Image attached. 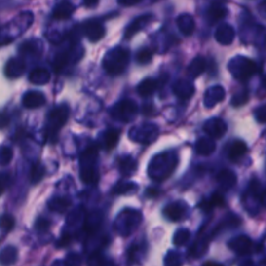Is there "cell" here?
Masks as SVG:
<instances>
[{
  "label": "cell",
  "instance_id": "cell-1",
  "mask_svg": "<svg viewBox=\"0 0 266 266\" xmlns=\"http://www.w3.org/2000/svg\"><path fill=\"white\" fill-rule=\"evenodd\" d=\"M175 165H177V156L173 153H161L157 154L156 157L151 160L148 166V175L153 181H164L169 178L170 174L174 172Z\"/></svg>",
  "mask_w": 266,
  "mask_h": 266
},
{
  "label": "cell",
  "instance_id": "cell-2",
  "mask_svg": "<svg viewBox=\"0 0 266 266\" xmlns=\"http://www.w3.org/2000/svg\"><path fill=\"white\" fill-rule=\"evenodd\" d=\"M130 61V52L123 47H114L105 53L103 59V68L111 76H119L126 70Z\"/></svg>",
  "mask_w": 266,
  "mask_h": 266
},
{
  "label": "cell",
  "instance_id": "cell-3",
  "mask_svg": "<svg viewBox=\"0 0 266 266\" xmlns=\"http://www.w3.org/2000/svg\"><path fill=\"white\" fill-rule=\"evenodd\" d=\"M96 160H98V148L95 146L88 147L79 158V165H81L79 175L86 185H94L98 182L99 177L98 170H96Z\"/></svg>",
  "mask_w": 266,
  "mask_h": 266
},
{
  "label": "cell",
  "instance_id": "cell-4",
  "mask_svg": "<svg viewBox=\"0 0 266 266\" xmlns=\"http://www.w3.org/2000/svg\"><path fill=\"white\" fill-rule=\"evenodd\" d=\"M142 220L143 217L139 210L126 208L117 216L116 222H114V230L122 236H129L142 224Z\"/></svg>",
  "mask_w": 266,
  "mask_h": 266
},
{
  "label": "cell",
  "instance_id": "cell-5",
  "mask_svg": "<svg viewBox=\"0 0 266 266\" xmlns=\"http://www.w3.org/2000/svg\"><path fill=\"white\" fill-rule=\"evenodd\" d=\"M228 70L232 74V77L239 81H247L256 73L257 67L248 57L236 56L228 63Z\"/></svg>",
  "mask_w": 266,
  "mask_h": 266
},
{
  "label": "cell",
  "instance_id": "cell-6",
  "mask_svg": "<svg viewBox=\"0 0 266 266\" xmlns=\"http://www.w3.org/2000/svg\"><path fill=\"white\" fill-rule=\"evenodd\" d=\"M69 118V108L68 105H59L49 112L47 117V134L48 135H56L60 129L67 123Z\"/></svg>",
  "mask_w": 266,
  "mask_h": 266
},
{
  "label": "cell",
  "instance_id": "cell-7",
  "mask_svg": "<svg viewBox=\"0 0 266 266\" xmlns=\"http://www.w3.org/2000/svg\"><path fill=\"white\" fill-rule=\"evenodd\" d=\"M138 113V105L137 103L130 100V99H125L121 102L117 103L111 111V116L114 119L122 121V122H131Z\"/></svg>",
  "mask_w": 266,
  "mask_h": 266
},
{
  "label": "cell",
  "instance_id": "cell-8",
  "mask_svg": "<svg viewBox=\"0 0 266 266\" xmlns=\"http://www.w3.org/2000/svg\"><path fill=\"white\" fill-rule=\"evenodd\" d=\"M158 135V127L153 123H143L140 126L133 127L130 130L129 137L131 140L139 143H151Z\"/></svg>",
  "mask_w": 266,
  "mask_h": 266
},
{
  "label": "cell",
  "instance_id": "cell-9",
  "mask_svg": "<svg viewBox=\"0 0 266 266\" xmlns=\"http://www.w3.org/2000/svg\"><path fill=\"white\" fill-rule=\"evenodd\" d=\"M82 30H83L84 37L92 43L99 42L105 35V28L102 22L95 21V20H88L84 22Z\"/></svg>",
  "mask_w": 266,
  "mask_h": 266
},
{
  "label": "cell",
  "instance_id": "cell-10",
  "mask_svg": "<svg viewBox=\"0 0 266 266\" xmlns=\"http://www.w3.org/2000/svg\"><path fill=\"white\" fill-rule=\"evenodd\" d=\"M204 131L212 139H221L228 131V125L224 119L210 118L204 123Z\"/></svg>",
  "mask_w": 266,
  "mask_h": 266
},
{
  "label": "cell",
  "instance_id": "cell-11",
  "mask_svg": "<svg viewBox=\"0 0 266 266\" xmlns=\"http://www.w3.org/2000/svg\"><path fill=\"white\" fill-rule=\"evenodd\" d=\"M152 21H153V16L152 14H143V16L134 18L133 21L127 25V28L125 29V38L130 39L131 37L138 34L142 29L147 28Z\"/></svg>",
  "mask_w": 266,
  "mask_h": 266
},
{
  "label": "cell",
  "instance_id": "cell-12",
  "mask_svg": "<svg viewBox=\"0 0 266 266\" xmlns=\"http://www.w3.org/2000/svg\"><path fill=\"white\" fill-rule=\"evenodd\" d=\"M187 204L185 201H174V203L168 204L164 209L165 217L168 218L169 221H173V222H177V221H181L187 213Z\"/></svg>",
  "mask_w": 266,
  "mask_h": 266
},
{
  "label": "cell",
  "instance_id": "cell-13",
  "mask_svg": "<svg viewBox=\"0 0 266 266\" xmlns=\"http://www.w3.org/2000/svg\"><path fill=\"white\" fill-rule=\"evenodd\" d=\"M228 247L238 255H248L252 252L253 243L247 235H239L228 242Z\"/></svg>",
  "mask_w": 266,
  "mask_h": 266
},
{
  "label": "cell",
  "instance_id": "cell-14",
  "mask_svg": "<svg viewBox=\"0 0 266 266\" xmlns=\"http://www.w3.org/2000/svg\"><path fill=\"white\" fill-rule=\"evenodd\" d=\"M226 96L225 88L221 86H212L204 94V105L207 108H213L218 103H221Z\"/></svg>",
  "mask_w": 266,
  "mask_h": 266
},
{
  "label": "cell",
  "instance_id": "cell-15",
  "mask_svg": "<svg viewBox=\"0 0 266 266\" xmlns=\"http://www.w3.org/2000/svg\"><path fill=\"white\" fill-rule=\"evenodd\" d=\"M214 38L222 46H228L234 42L235 39V30L231 25L221 24L214 33Z\"/></svg>",
  "mask_w": 266,
  "mask_h": 266
},
{
  "label": "cell",
  "instance_id": "cell-16",
  "mask_svg": "<svg viewBox=\"0 0 266 266\" xmlns=\"http://www.w3.org/2000/svg\"><path fill=\"white\" fill-rule=\"evenodd\" d=\"M46 104V96L43 92L29 91L22 96V105L28 109L40 108Z\"/></svg>",
  "mask_w": 266,
  "mask_h": 266
},
{
  "label": "cell",
  "instance_id": "cell-17",
  "mask_svg": "<svg viewBox=\"0 0 266 266\" xmlns=\"http://www.w3.org/2000/svg\"><path fill=\"white\" fill-rule=\"evenodd\" d=\"M173 91L174 94L182 100H187V99L192 98L195 94V86L190 81L186 79H178L173 86Z\"/></svg>",
  "mask_w": 266,
  "mask_h": 266
},
{
  "label": "cell",
  "instance_id": "cell-18",
  "mask_svg": "<svg viewBox=\"0 0 266 266\" xmlns=\"http://www.w3.org/2000/svg\"><path fill=\"white\" fill-rule=\"evenodd\" d=\"M25 68H26V65H25L24 61L21 59L14 57V59H11L5 64L4 72H5V76L8 78H18L24 74Z\"/></svg>",
  "mask_w": 266,
  "mask_h": 266
},
{
  "label": "cell",
  "instance_id": "cell-19",
  "mask_svg": "<svg viewBox=\"0 0 266 266\" xmlns=\"http://www.w3.org/2000/svg\"><path fill=\"white\" fill-rule=\"evenodd\" d=\"M228 8L225 7L224 4L221 3H213L208 8L207 11V18L209 24H216V22L221 21V20H224L226 16H228Z\"/></svg>",
  "mask_w": 266,
  "mask_h": 266
},
{
  "label": "cell",
  "instance_id": "cell-20",
  "mask_svg": "<svg viewBox=\"0 0 266 266\" xmlns=\"http://www.w3.org/2000/svg\"><path fill=\"white\" fill-rule=\"evenodd\" d=\"M177 26H178V30L182 33L186 37H190L195 32V20L191 14L183 13L181 16H178L177 18Z\"/></svg>",
  "mask_w": 266,
  "mask_h": 266
},
{
  "label": "cell",
  "instance_id": "cell-21",
  "mask_svg": "<svg viewBox=\"0 0 266 266\" xmlns=\"http://www.w3.org/2000/svg\"><path fill=\"white\" fill-rule=\"evenodd\" d=\"M236 174L228 169H224L221 170L217 174V183L221 189L228 191V190H231L235 185H236Z\"/></svg>",
  "mask_w": 266,
  "mask_h": 266
},
{
  "label": "cell",
  "instance_id": "cell-22",
  "mask_svg": "<svg viewBox=\"0 0 266 266\" xmlns=\"http://www.w3.org/2000/svg\"><path fill=\"white\" fill-rule=\"evenodd\" d=\"M74 11H76L74 4H72L70 1H61L55 5L52 16L53 18H57V20H67L74 13Z\"/></svg>",
  "mask_w": 266,
  "mask_h": 266
},
{
  "label": "cell",
  "instance_id": "cell-23",
  "mask_svg": "<svg viewBox=\"0 0 266 266\" xmlns=\"http://www.w3.org/2000/svg\"><path fill=\"white\" fill-rule=\"evenodd\" d=\"M18 257V251L13 245H7L0 251V265L12 266Z\"/></svg>",
  "mask_w": 266,
  "mask_h": 266
},
{
  "label": "cell",
  "instance_id": "cell-24",
  "mask_svg": "<svg viewBox=\"0 0 266 266\" xmlns=\"http://www.w3.org/2000/svg\"><path fill=\"white\" fill-rule=\"evenodd\" d=\"M158 81L153 79V78H146L144 81L140 82L137 87V92L142 96V98H148L151 95L153 94L158 88Z\"/></svg>",
  "mask_w": 266,
  "mask_h": 266
},
{
  "label": "cell",
  "instance_id": "cell-25",
  "mask_svg": "<svg viewBox=\"0 0 266 266\" xmlns=\"http://www.w3.org/2000/svg\"><path fill=\"white\" fill-rule=\"evenodd\" d=\"M207 69V60L204 59L203 56H197L191 61V64L187 68V73L190 77L196 78L200 77L201 74Z\"/></svg>",
  "mask_w": 266,
  "mask_h": 266
},
{
  "label": "cell",
  "instance_id": "cell-26",
  "mask_svg": "<svg viewBox=\"0 0 266 266\" xmlns=\"http://www.w3.org/2000/svg\"><path fill=\"white\" fill-rule=\"evenodd\" d=\"M51 79V73L44 68H37V69L32 70V73L29 74V81L38 86H43L47 84Z\"/></svg>",
  "mask_w": 266,
  "mask_h": 266
},
{
  "label": "cell",
  "instance_id": "cell-27",
  "mask_svg": "<svg viewBox=\"0 0 266 266\" xmlns=\"http://www.w3.org/2000/svg\"><path fill=\"white\" fill-rule=\"evenodd\" d=\"M247 153V144L243 140H235L228 150V158L234 162H238Z\"/></svg>",
  "mask_w": 266,
  "mask_h": 266
},
{
  "label": "cell",
  "instance_id": "cell-28",
  "mask_svg": "<svg viewBox=\"0 0 266 266\" xmlns=\"http://www.w3.org/2000/svg\"><path fill=\"white\" fill-rule=\"evenodd\" d=\"M216 151V143L214 140L209 137L200 138L196 142V152L203 156H209Z\"/></svg>",
  "mask_w": 266,
  "mask_h": 266
},
{
  "label": "cell",
  "instance_id": "cell-29",
  "mask_svg": "<svg viewBox=\"0 0 266 266\" xmlns=\"http://www.w3.org/2000/svg\"><path fill=\"white\" fill-rule=\"evenodd\" d=\"M119 142V131L116 129H111L105 131L103 135V146L107 151L114 150Z\"/></svg>",
  "mask_w": 266,
  "mask_h": 266
},
{
  "label": "cell",
  "instance_id": "cell-30",
  "mask_svg": "<svg viewBox=\"0 0 266 266\" xmlns=\"http://www.w3.org/2000/svg\"><path fill=\"white\" fill-rule=\"evenodd\" d=\"M72 205V200L68 197H53L48 201V208L56 213H64L65 210H68Z\"/></svg>",
  "mask_w": 266,
  "mask_h": 266
},
{
  "label": "cell",
  "instance_id": "cell-31",
  "mask_svg": "<svg viewBox=\"0 0 266 266\" xmlns=\"http://www.w3.org/2000/svg\"><path fill=\"white\" fill-rule=\"evenodd\" d=\"M119 172L123 175H131L133 173L137 172V161L133 157H123L119 160Z\"/></svg>",
  "mask_w": 266,
  "mask_h": 266
},
{
  "label": "cell",
  "instance_id": "cell-32",
  "mask_svg": "<svg viewBox=\"0 0 266 266\" xmlns=\"http://www.w3.org/2000/svg\"><path fill=\"white\" fill-rule=\"evenodd\" d=\"M87 266H116L103 253L94 252L87 260Z\"/></svg>",
  "mask_w": 266,
  "mask_h": 266
},
{
  "label": "cell",
  "instance_id": "cell-33",
  "mask_svg": "<svg viewBox=\"0 0 266 266\" xmlns=\"http://www.w3.org/2000/svg\"><path fill=\"white\" fill-rule=\"evenodd\" d=\"M138 190L137 183L133 182H121L114 187L113 192L116 195H127V193H133Z\"/></svg>",
  "mask_w": 266,
  "mask_h": 266
},
{
  "label": "cell",
  "instance_id": "cell-34",
  "mask_svg": "<svg viewBox=\"0 0 266 266\" xmlns=\"http://www.w3.org/2000/svg\"><path fill=\"white\" fill-rule=\"evenodd\" d=\"M44 174H46V169H44V166H43L42 164L37 162V164L33 165L32 170H30V181H32V183L37 185V183H39L42 181Z\"/></svg>",
  "mask_w": 266,
  "mask_h": 266
},
{
  "label": "cell",
  "instance_id": "cell-35",
  "mask_svg": "<svg viewBox=\"0 0 266 266\" xmlns=\"http://www.w3.org/2000/svg\"><path fill=\"white\" fill-rule=\"evenodd\" d=\"M190 238H191V232L187 228H179L173 236V243L177 247H182V245H185L186 243L189 242Z\"/></svg>",
  "mask_w": 266,
  "mask_h": 266
},
{
  "label": "cell",
  "instance_id": "cell-36",
  "mask_svg": "<svg viewBox=\"0 0 266 266\" xmlns=\"http://www.w3.org/2000/svg\"><path fill=\"white\" fill-rule=\"evenodd\" d=\"M183 265V259L182 256L179 255L175 251H169L166 253L164 259V266H182Z\"/></svg>",
  "mask_w": 266,
  "mask_h": 266
},
{
  "label": "cell",
  "instance_id": "cell-37",
  "mask_svg": "<svg viewBox=\"0 0 266 266\" xmlns=\"http://www.w3.org/2000/svg\"><path fill=\"white\" fill-rule=\"evenodd\" d=\"M83 220H84V212L82 208H79V209L73 210V212L69 214V217H68V225L78 226V225H82Z\"/></svg>",
  "mask_w": 266,
  "mask_h": 266
},
{
  "label": "cell",
  "instance_id": "cell-38",
  "mask_svg": "<svg viewBox=\"0 0 266 266\" xmlns=\"http://www.w3.org/2000/svg\"><path fill=\"white\" fill-rule=\"evenodd\" d=\"M14 218L11 214H3L0 217V230L4 232H9L14 228Z\"/></svg>",
  "mask_w": 266,
  "mask_h": 266
},
{
  "label": "cell",
  "instance_id": "cell-39",
  "mask_svg": "<svg viewBox=\"0 0 266 266\" xmlns=\"http://www.w3.org/2000/svg\"><path fill=\"white\" fill-rule=\"evenodd\" d=\"M248 100H249V92L248 90H245L244 88V90L238 91L234 96H232L231 104L234 105V107H242V105H244Z\"/></svg>",
  "mask_w": 266,
  "mask_h": 266
},
{
  "label": "cell",
  "instance_id": "cell-40",
  "mask_svg": "<svg viewBox=\"0 0 266 266\" xmlns=\"http://www.w3.org/2000/svg\"><path fill=\"white\" fill-rule=\"evenodd\" d=\"M100 224H102V214L94 213L91 217H88L87 220H86V228H87L88 231L96 230V228L100 226Z\"/></svg>",
  "mask_w": 266,
  "mask_h": 266
},
{
  "label": "cell",
  "instance_id": "cell-41",
  "mask_svg": "<svg viewBox=\"0 0 266 266\" xmlns=\"http://www.w3.org/2000/svg\"><path fill=\"white\" fill-rule=\"evenodd\" d=\"M152 56H153V53H152V51H151L150 48H142L137 55L138 64H140V65L150 64L151 60H152Z\"/></svg>",
  "mask_w": 266,
  "mask_h": 266
},
{
  "label": "cell",
  "instance_id": "cell-42",
  "mask_svg": "<svg viewBox=\"0 0 266 266\" xmlns=\"http://www.w3.org/2000/svg\"><path fill=\"white\" fill-rule=\"evenodd\" d=\"M13 158V151L11 147L0 148V165H8Z\"/></svg>",
  "mask_w": 266,
  "mask_h": 266
},
{
  "label": "cell",
  "instance_id": "cell-43",
  "mask_svg": "<svg viewBox=\"0 0 266 266\" xmlns=\"http://www.w3.org/2000/svg\"><path fill=\"white\" fill-rule=\"evenodd\" d=\"M208 249V243L207 240H200V242H197L196 244L192 247V251H191V253H192V256H196V257H200V256H203L204 253L207 252Z\"/></svg>",
  "mask_w": 266,
  "mask_h": 266
},
{
  "label": "cell",
  "instance_id": "cell-44",
  "mask_svg": "<svg viewBox=\"0 0 266 266\" xmlns=\"http://www.w3.org/2000/svg\"><path fill=\"white\" fill-rule=\"evenodd\" d=\"M64 261L68 266H82V257L78 253H69Z\"/></svg>",
  "mask_w": 266,
  "mask_h": 266
},
{
  "label": "cell",
  "instance_id": "cell-45",
  "mask_svg": "<svg viewBox=\"0 0 266 266\" xmlns=\"http://www.w3.org/2000/svg\"><path fill=\"white\" fill-rule=\"evenodd\" d=\"M210 207H224L225 205V199L221 193H213L209 200Z\"/></svg>",
  "mask_w": 266,
  "mask_h": 266
},
{
  "label": "cell",
  "instance_id": "cell-46",
  "mask_svg": "<svg viewBox=\"0 0 266 266\" xmlns=\"http://www.w3.org/2000/svg\"><path fill=\"white\" fill-rule=\"evenodd\" d=\"M49 226H51V222H49L48 220H46V218H38V221L35 222V228L40 232L47 231Z\"/></svg>",
  "mask_w": 266,
  "mask_h": 266
},
{
  "label": "cell",
  "instance_id": "cell-47",
  "mask_svg": "<svg viewBox=\"0 0 266 266\" xmlns=\"http://www.w3.org/2000/svg\"><path fill=\"white\" fill-rule=\"evenodd\" d=\"M256 119L261 123H266V105H261L255 111Z\"/></svg>",
  "mask_w": 266,
  "mask_h": 266
},
{
  "label": "cell",
  "instance_id": "cell-48",
  "mask_svg": "<svg viewBox=\"0 0 266 266\" xmlns=\"http://www.w3.org/2000/svg\"><path fill=\"white\" fill-rule=\"evenodd\" d=\"M38 51V48L35 47V43L34 42H26L24 44V46L21 47V52L22 53H29V52H37Z\"/></svg>",
  "mask_w": 266,
  "mask_h": 266
},
{
  "label": "cell",
  "instance_id": "cell-49",
  "mask_svg": "<svg viewBox=\"0 0 266 266\" xmlns=\"http://www.w3.org/2000/svg\"><path fill=\"white\" fill-rule=\"evenodd\" d=\"M9 121H11V118H9V116H8L7 113L0 112V129L7 127L8 125H9Z\"/></svg>",
  "mask_w": 266,
  "mask_h": 266
},
{
  "label": "cell",
  "instance_id": "cell-50",
  "mask_svg": "<svg viewBox=\"0 0 266 266\" xmlns=\"http://www.w3.org/2000/svg\"><path fill=\"white\" fill-rule=\"evenodd\" d=\"M140 3V0H119L118 4L122 7H133Z\"/></svg>",
  "mask_w": 266,
  "mask_h": 266
},
{
  "label": "cell",
  "instance_id": "cell-51",
  "mask_svg": "<svg viewBox=\"0 0 266 266\" xmlns=\"http://www.w3.org/2000/svg\"><path fill=\"white\" fill-rule=\"evenodd\" d=\"M70 240H72V236H70V235H64L57 245H59V247H60V245H61V247H65V245L69 244Z\"/></svg>",
  "mask_w": 266,
  "mask_h": 266
},
{
  "label": "cell",
  "instance_id": "cell-52",
  "mask_svg": "<svg viewBox=\"0 0 266 266\" xmlns=\"http://www.w3.org/2000/svg\"><path fill=\"white\" fill-rule=\"evenodd\" d=\"M260 201L263 204L264 207L266 208V190H264V192L261 193V196H260Z\"/></svg>",
  "mask_w": 266,
  "mask_h": 266
},
{
  "label": "cell",
  "instance_id": "cell-53",
  "mask_svg": "<svg viewBox=\"0 0 266 266\" xmlns=\"http://www.w3.org/2000/svg\"><path fill=\"white\" fill-rule=\"evenodd\" d=\"M52 266H68V265L65 261H63V260H56V261H53Z\"/></svg>",
  "mask_w": 266,
  "mask_h": 266
},
{
  "label": "cell",
  "instance_id": "cell-54",
  "mask_svg": "<svg viewBox=\"0 0 266 266\" xmlns=\"http://www.w3.org/2000/svg\"><path fill=\"white\" fill-rule=\"evenodd\" d=\"M84 7H96L98 1H83Z\"/></svg>",
  "mask_w": 266,
  "mask_h": 266
},
{
  "label": "cell",
  "instance_id": "cell-55",
  "mask_svg": "<svg viewBox=\"0 0 266 266\" xmlns=\"http://www.w3.org/2000/svg\"><path fill=\"white\" fill-rule=\"evenodd\" d=\"M203 266H224L222 264H218V263H214V261H208V263L204 264Z\"/></svg>",
  "mask_w": 266,
  "mask_h": 266
},
{
  "label": "cell",
  "instance_id": "cell-56",
  "mask_svg": "<svg viewBox=\"0 0 266 266\" xmlns=\"http://www.w3.org/2000/svg\"><path fill=\"white\" fill-rule=\"evenodd\" d=\"M261 13H263L264 16H266V3L261 4Z\"/></svg>",
  "mask_w": 266,
  "mask_h": 266
},
{
  "label": "cell",
  "instance_id": "cell-57",
  "mask_svg": "<svg viewBox=\"0 0 266 266\" xmlns=\"http://www.w3.org/2000/svg\"><path fill=\"white\" fill-rule=\"evenodd\" d=\"M4 189H5V186H4V183L0 181V195L4 192Z\"/></svg>",
  "mask_w": 266,
  "mask_h": 266
},
{
  "label": "cell",
  "instance_id": "cell-58",
  "mask_svg": "<svg viewBox=\"0 0 266 266\" xmlns=\"http://www.w3.org/2000/svg\"><path fill=\"white\" fill-rule=\"evenodd\" d=\"M261 82H263V87L266 90V76H264L263 81H261Z\"/></svg>",
  "mask_w": 266,
  "mask_h": 266
},
{
  "label": "cell",
  "instance_id": "cell-59",
  "mask_svg": "<svg viewBox=\"0 0 266 266\" xmlns=\"http://www.w3.org/2000/svg\"><path fill=\"white\" fill-rule=\"evenodd\" d=\"M249 266H253V265H252V264H249Z\"/></svg>",
  "mask_w": 266,
  "mask_h": 266
}]
</instances>
